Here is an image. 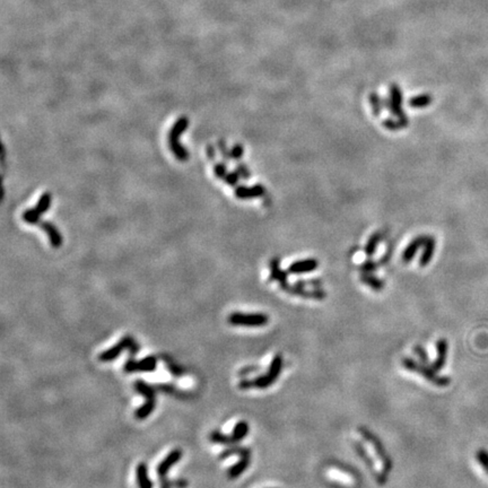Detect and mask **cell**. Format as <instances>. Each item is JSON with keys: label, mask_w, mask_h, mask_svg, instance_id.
Masks as SVG:
<instances>
[{"label": "cell", "mask_w": 488, "mask_h": 488, "mask_svg": "<svg viewBox=\"0 0 488 488\" xmlns=\"http://www.w3.org/2000/svg\"><path fill=\"white\" fill-rule=\"evenodd\" d=\"M209 438L211 441L215 444H221V445H226V447H232V445H237L234 444L232 437L230 435H226V434L222 433L221 431H214L211 433L209 435Z\"/></svg>", "instance_id": "cb8c5ba5"}, {"label": "cell", "mask_w": 488, "mask_h": 488, "mask_svg": "<svg viewBox=\"0 0 488 488\" xmlns=\"http://www.w3.org/2000/svg\"><path fill=\"white\" fill-rule=\"evenodd\" d=\"M284 366V357L282 354H276L275 356L272 357L269 368H268V377H269L273 382H276V380L280 377L282 373V369Z\"/></svg>", "instance_id": "2e32d148"}, {"label": "cell", "mask_w": 488, "mask_h": 488, "mask_svg": "<svg viewBox=\"0 0 488 488\" xmlns=\"http://www.w3.org/2000/svg\"><path fill=\"white\" fill-rule=\"evenodd\" d=\"M476 458H477V461H478L480 466L485 469V471L487 473V471H488V451H487V450H485V449L477 450Z\"/></svg>", "instance_id": "4dcf8cb0"}, {"label": "cell", "mask_w": 488, "mask_h": 488, "mask_svg": "<svg viewBox=\"0 0 488 488\" xmlns=\"http://www.w3.org/2000/svg\"><path fill=\"white\" fill-rule=\"evenodd\" d=\"M181 458H182L181 450L179 449L172 450V451L166 455V457L160 461L159 464L157 466V475L159 477H165L166 475H168L170 469L178 463Z\"/></svg>", "instance_id": "ba28073f"}, {"label": "cell", "mask_w": 488, "mask_h": 488, "mask_svg": "<svg viewBox=\"0 0 488 488\" xmlns=\"http://www.w3.org/2000/svg\"><path fill=\"white\" fill-rule=\"evenodd\" d=\"M164 488H168V487H164Z\"/></svg>", "instance_id": "f6af8a7d"}, {"label": "cell", "mask_w": 488, "mask_h": 488, "mask_svg": "<svg viewBox=\"0 0 488 488\" xmlns=\"http://www.w3.org/2000/svg\"><path fill=\"white\" fill-rule=\"evenodd\" d=\"M369 102H371V104H372V110H373L374 115L381 114V112H382L383 104H382V102H381L379 96L377 94L369 95Z\"/></svg>", "instance_id": "1f68e13d"}, {"label": "cell", "mask_w": 488, "mask_h": 488, "mask_svg": "<svg viewBox=\"0 0 488 488\" xmlns=\"http://www.w3.org/2000/svg\"><path fill=\"white\" fill-rule=\"evenodd\" d=\"M434 251H435V240L432 237H426V241L424 243V251L421 257L420 265L421 267H426L433 258Z\"/></svg>", "instance_id": "e0dca14e"}, {"label": "cell", "mask_w": 488, "mask_h": 488, "mask_svg": "<svg viewBox=\"0 0 488 488\" xmlns=\"http://www.w3.org/2000/svg\"><path fill=\"white\" fill-rule=\"evenodd\" d=\"M237 172L240 174V176L242 179L244 180H248L250 178V170L248 169V166H246L245 164H239L238 165V168H237Z\"/></svg>", "instance_id": "ab89813d"}, {"label": "cell", "mask_w": 488, "mask_h": 488, "mask_svg": "<svg viewBox=\"0 0 488 488\" xmlns=\"http://www.w3.org/2000/svg\"><path fill=\"white\" fill-rule=\"evenodd\" d=\"M251 458L250 457H242L237 463H234L230 468L227 470V477L229 479H237L238 477H240L243 473H245V470L249 468L250 462H251Z\"/></svg>", "instance_id": "5bb4252c"}, {"label": "cell", "mask_w": 488, "mask_h": 488, "mask_svg": "<svg viewBox=\"0 0 488 488\" xmlns=\"http://www.w3.org/2000/svg\"><path fill=\"white\" fill-rule=\"evenodd\" d=\"M39 226L47 233L52 248L55 249L60 248V246L62 245V235L60 233V230L56 227V225H53L51 222L45 221V222H40Z\"/></svg>", "instance_id": "30bf717a"}, {"label": "cell", "mask_w": 488, "mask_h": 488, "mask_svg": "<svg viewBox=\"0 0 488 488\" xmlns=\"http://www.w3.org/2000/svg\"><path fill=\"white\" fill-rule=\"evenodd\" d=\"M228 323L237 327H249V328H259L269 322V316L266 313H244L233 312L228 316Z\"/></svg>", "instance_id": "277c9868"}, {"label": "cell", "mask_w": 488, "mask_h": 488, "mask_svg": "<svg viewBox=\"0 0 488 488\" xmlns=\"http://www.w3.org/2000/svg\"><path fill=\"white\" fill-rule=\"evenodd\" d=\"M401 104H402V94L401 90L398 86H393L391 87V98L385 102V106H387L388 110H390L391 113H392L394 117L399 118V121L404 125L405 127L408 126V117H407L404 112H402L401 109Z\"/></svg>", "instance_id": "8992f818"}, {"label": "cell", "mask_w": 488, "mask_h": 488, "mask_svg": "<svg viewBox=\"0 0 488 488\" xmlns=\"http://www.w3.org/2000/svg\"><path fill=\"white\" fill-rule=\"evenodd\" d=\"M235 197L241 200H248L252 198H258L266 195V188L261 184H255L252 187L240 185L234 191Z\"/></svg>", "instance_id": "52a82bcc"}, {"label": "cell", "mask_w": 488, "mask_h": 488, "mask_svg": "<svg viewBox=\"0 0 488 488\" xmlns=\"http://www.w3.org/2000/svg\"><path fill=\"white\" fill-rule=\"evenodd\" d=\"M361 281H362V283L365 284V285L369 286L372 289H374V291H377V292L382 291L383 287H384L383 281L379 280L378 277H375V276L371 275V273H362Z\"/></svg>", "instance_id": "603a6c76"}, {"label": "cell", "mask_w": 488, "mask_h": 488, "mask_svg": "<svg viewBox=\"0 0 488 488\" xmlns=\"http://www.w3.org/2000/svg\"><path fill=\"white\" fill-rule=\"evenodd\" d=\"M448 350H449L448 340L444 339V338H442V339H438L437 342H436L437 356H436L435 361H434V363L431 365V367L435 372L441 371V369L445 366V363H447V357H448Z\"/></svg>", "instance_id": "8fae6325"}, {"label": "cell", "mask_w": 488, "mask_h": 488, "mask_svg": "<svg viewBox=\"0 0 488 488\" xmlns=\"http://www.w3.org/2000/svg\"><path fill=\"white\" fill-rule=\"evenodd\" d=\"M270 280L277 281L281 284L282 287L287 285V273L282 270V268L280 267V261L277 258L270 261Z\"/></svg>", "instance_id": "9a60e30c"}, {"label": "cell", "mask_w": 488, "mask_h": 488, "mask_svg": "<svg viewBox=\"0 0 488 488\" xmlns=\"http://www.w3.org/2000/svg\"><path fill=\"white\" fill-rule=\"evenodd\" d=\"M319 267V261L315 259H303L295 261L288 268V272L292 275H302V273L312 272Z\"/></svg>", "instance_id": "9c48e42d"}, {"label": "cell", "mask_w": 488, "mask_h": 488, "mask_svg": "<svg viewBox=\"0 0 488 488\" xmlns=\"http://www.w3.org/2000/svg\"><path fill=\"white\" fill-rule=\"evenodd\" d=\"M401 364L406 369L422 375L428 382L435 384L437 387H448V385L451 383V379L449 377H441V375H438L437 372L434 371L431 366L417 362L411 357H404L401 359Z\"/></svg>", "instance_id": "3957f363"}, {"label": "cell", "mask_w": 488, "mask_h": 488, "mask_svg": "<svg viewBox=\"0 0 488 488\" xmlns=\"http://www.w3.org/2000/svg\"><path fill=\"white\" fill-rule=\"evenodd\" d=\"M188 126H189V120H188L187 117L182 115L174 122V125L169 132V147L175 158L181 160V162H184V160L189 158V152L180 143V137L188 129Z\"/></svg>", "instance_id": "7a4b0ae2"}, {"label": "cell", "mask_w": 488, "mask_h": 488, "mask_svg": "<svg viewBox=\"0 0 488 488\" xmlns=\"http://www.w3.org/2000/svg\"><path fill=\"white\" fill-rule=\"evenodd\" d=\"M358 432L361 433V435L364 439H366V441L369 442V444L372 445L375 453H377V455L381 460V462H382V471L375 474V479H377V482L379 485H384L385 482L388 481L389 475L391 473V470H392V460H391V457L388 454L387 450H385L383 443L381 442V439L375 435L373 432H371L368 428L364 426H359Z\"/></svg>", "instance_id": "6da1fadb"}, {"label": "cell", "mask_w": 488, "mask_h": 488, "mask_svg": "<svg viewBox=\"0 0 488 488\" xmlns=\"http://www.w3.org/2000/svg\"><path fill=\"white\" fill-rule=\"evenodd\" d=\"M431 102H432L431 96L427 95V94H424V95H418V96H415V98H412L409 101V105L412 106V108L421 109V108H425V106L430 105Z\"/></svg>", "instance_id": "83f0119b"}, {"label": "cell", "mask_w": 488, "mask_h": 488, "mask_svg": "<svg viewBox=\"0 0 488 488\" xmlns=\"http://www.w3.org/2000/svg\"><path fill=\"white\" fill-rule=\"evenodd\" d=\"M353 447L354 449H355V451L357 453V455L359 458L362 459V461H364V463L366 464V467L368 469H371V470H374L375 469V463H374V461L372 459L371 455L368 454V452L366 451V449L363 447V444L362 443H359V442H354L353 444Z\"/></svg>", "instance_id": "7402d4cb"}, {"label": "cell", "mask_w": 488, "mask_h": 488, "mask_svg": "<svg viewBox=\"0 0 488 488\" xmlns=\"http://www.w3.org/2000/svg\"><path fill=\"white\" fill-rule=\"evenodd\" d=\"M273 383V381L268 377V374H264V375H258V377H255L253 379V385H254V388H258V389H261V390H264V389H267V388H269L270 385H272Z\"/></svg>", "instance_id": "f546056e"}, {"label": "cell", "mask_w": 488, "mask_h": 488, "mask_svg": "<svg viewBox=\"0 0 488 488\" xmlns=\"http://www.w3.org/2000/svg\"><path fill=\"white\" fill-rule=\"evenodd\" d=\"M232 455H239L240 458L251 457V451H250L249 448L239 447V445H232V447H229L228 449L222 451V453L219 454V459L224 460L226 458L232 457Z\"/></svg>", "instance_id": "44dd1931"}, {"label": "cell", "mask_w": 488, "mask_h": 488, "mask_svg": "<svg viewBox=\"0 0 488 488\" xmlns=\"http://www.w3.org/2000/svg\"><path fill=\"white\" fill-rule=\"evenodd\" d=\"M23 221L30 225H39L41 222V214L36 211V208L26 209L22 215Z\"/></svg>", "instance_id": "484cf974"}, {"label": "cell", "mask_w": 488, "mask_h": 488, "mask_svg": "<svg viewBox=\"0 0 488 488\" xmlns=\"http://www.w3.org/2000/svg\"><path fill=\"white\" fill-rule=\"evenodd\" d=\"M125 350H129L132 355H135L138 352V346L130 336L123 337L120 341H118L115 345L112 346L109 350H105L99 355V359L103 363L112 362L119 357L122 352Z\"/></svg>", "instance_id": "5b68a950"}, {"label": "cell", "mask_w": 488, "mask_h": 488, "mask_svg": "<svg viewBox=\"0 0 488 488\" xmlns=\"http://www.w3.org/2000/svg\"><path fill=\"white\" fill-rule=\"evenodd\" d=\"M136 478L138 488H153V482L148 476V467L145 462L138 463L136 467Z\"/></svg>", "instance_id": "7c38bea8"}, {"label": "cell", "mask_w": 488, "mask_h": 488, "mask_svg": "<svg viewBox=\"0 0 488 488\" xmlns=\"http://www.w3.org/2000/svg\"><path fill=\"white\" fill-rule=\"evenodd\" d=\"M425 241H426V237H423V235H422V237H418V238L412 240L411 242L408 244V246H407V248L405 249L404 253H402V260H404L406 264L410 262L412 260V258L415 257L416 252L420 250L422 245H424V243H425Z\"/></svg>", "instance_id": "4fadbf2b"}, {"label": "cell", "mask_w": 488, "mask_h": 488, "mask_svg": "<svg viewBox=\"0 0 488 488\" xmlns=\"http://www.w3.org/2000/svg\"><path fill=\"white\" fill-rule=\"evenodd\" d=\"M51 201H52V196L50 192H44V194L40 197L39 201H37V205L35 206L36 211L39 212L41 215L42 214H45L50 209Z\"/></svg>", "instance_id": "4316f807"}, {"label": "cell", "mask_w": 488, "mask_h": 488, "mask_svg": "<svg viewBox=\"0 0 488 488\" xmlns=\"http://www.w3.org/2000/svg\"><path fill=\"white\" fill-rule=\"evenodd\" d=\"M249 430V423L246 421H240L235 424L232 434H230V437H232L234 444H238L241 441H243V439L248 436Z\"/></svg>", "instance_id": "d6986e66"}, {"label": "cell", "mask_w": 488, "mask_h": 488, "mask_svg": "<svg viewBox=\"0 0 488 488\" xmlns=\"http://www.w3.org/2000/svg\"><path fill=\"white\" fill-rule=\"evenodd\" d=\"M377 267H378V265L375 264V262L368 260L366 262H364L359 269H361L362 273H372L375 269H377Z\"/></svg>", "instance_id": "74e56055"}, {"label": "cell", "mask_w": 488, "mask_h": 488, "mask_svg": "<svg viewBox=\"0 0 488 488\" xmlns=\"http://www.w3.org/2000/svg\"><path fill=\"white\" fill-rule=\"evenodd\" d=\"M259 368H260L259 366H249V367H245V368H243V369H241L240 375H242V377H243V375H248V374H250V373H252V372L258 371Z\"/></svg>", "instance_id": "7bdbcfd3"}, {"label": "cell", "mask_w": 488, "mask_h": 488, "mask_svg": "<svg viewBox=\"0 0 488 488\" xmlns=\"http://www.w3.org/2000/svg\"><path fill=\"white\" fill-rule=\"evenodd\" d=\"M206 152H207V157L208 158H211V159H214L215 158V148H214L213 145H208L207 148H206Z\"/></svg>", "instance_id": "ee69618b"}, {"label": "cell", "mask_w": 488, "mask_h": 488, "mask_svg": "<svg viewBox=\"0 0 488 488\" xmlns=\"http://www.w3.org/2000/svg\"><path fill=\"white\" fill-rule=\"evenodd\" d=\"M487 474H488V471H487Z\"/></svg>", "instance_id": "bcb514c9"}, {"label": "cell", "mask_w": 488, "mask_h": 488, "mask_svg": "<svg viewBox=\"0 0 488 488\" xmlns=\"http://www.w3.org/2000/svg\"><path fill=\"white\" fill-rule=\"evenodd\" d=\"M244 153V148L241 144H235L233 148L230 149V158L233 159H240L243 156Z\"/></svg>", "instance_id": "8d00e7d4"}, {"label": "cell", "mask_w": 488, "mask_h": 488, "mask_svg": "<svg viewBox=\"0 0 488 488\" xmlns=\"http://www.w3.org/2000/svg\"><path fill=\"white\" fill-rule=\"evenodd\" d=\"M135 390L139 394H142L146 399H155V390L148 383L143 380H138L135 382Z\"/></svg>", "instance_id": "d4e9b609"}, {"label": "cell", "mask_w": 488, "mask_h": 488, "mask_svg": "<svg viewBox=\"0 0 488 488\" xmlns=\"http://www.w3.org/2000/svg\"><path fill=\"white\" fill-rule=\"evenodd\" d=\"M214 174L218 179H225L227 175V166L225 163H217L214 166Z\"/></svg>", "instance_id": "836d02e7"}, {"label": "cell", "mask_w": 488, "mask_h": 488, "mask_svg": "<svg viewBox=\"0 0 488 488\" xmlns=\"http://www.w3.org/2000/svg\"><path fill=\"white\" fill-rule=\"evenodd\" d=\"M240 174L237 172V170L233 171V172H229L227 173V175L225 176V179L224 181L226 182V183L230 187H235V185H238L239 183V180H240Z\"/></svg>", "instance_id": "e575fe53"}, {"label": "cell", "mask_w": 488, "mask_h": 488, "mask_svg": "<svg viewBox=\"0 0 488 488\" xmlns=\"http://www.w3.org/2000/svg\"><path fill=\"white\" fill-rule=\"evenodd\" d=\"M218 147H219V151H221V153H222L223 158L225 160H228L230 158V149L227 148L225 142H223V141L218 142Z\"/></svg>", "instance_id": "60d3db41"}, {"label": "cell", "mask_w": 488, "mask_h": 488, "mask_svg": "<svg viewBox=\"0 0 488 488\" xmlns=\"http://www.w3.org/2000/svg\"><path fill=\"white\" fill-rule=\"evenodd\" d=\"M136 362H137L136 359H133L132 357L129 358V359H127L125 365H123V369H125V372L128 373V374L136 373Z\"/></svg>", "instance_id": "f35d334b"}, {"label": "cell", "mask_w": 488, "mask_h": 488, "mask_svg": "<svg viewBox=\"0 0 488 488\" xmlns=\"http://www.w3.org/2000/svg\"><path fill=\"white\" fill-rule=\"evenodd\" d=\"M156 407V399H146L144 404L135 410V417L138 421H144L152 415Z\"/></svg>", "instance_id": "ffe728a7"}, {"label": "cell", "mask_w": 488, "mask_h": 488, "mask_svg": "<svg viewBox=\"0 0 488 488\" xmlns=\"http://www.w3.org/2000/svg\"><path fill=\"white\" fill-rule=\"evenodd\" d=\"M382 240V234L381 233H374L371 238H369L368 242L365 246V252L368 257H372L375 252V249L379 244L380 241Z\"/></svg>", "instance_id": "f1b7e54d"}, {"label": "cell", "mask_w": 488, "mask_h": 488, "mask_svg": "<svg viewBox=\"0 0 488 488\" xmlns=\"http://www.w3.org/2000/svg\"><path fill=\"white\" fill-rule=\"evenodd\" d=\"M157 367V358L155 356H146L136 362V372L151 373Z\"/></svg>", "instance_id": "ac0fdd59"}, {"label": "cell", "mask_w": 488, "mask_h": 488, "mask_svg": "<svg viewBox=\"0 0 488 488\" xmlns=\"http://www.w3.org/2000/svg\"><path fill=\"white\" fill-rule=\"evenodd\" d=\"M414 353L418 356V358H420L421 363L426 364V365L428 363H430V357H428V355H427V352L422 345H416L414 347Z\"/></svg>", "instance_id": "d6a6232c"}, {"label": "cell", "mask_w": 488, "mask_h": 488, "mask_svg": "<svg viewBox=\"0 0 488 488\" xmlns=\"http://www.w3.org/2000/svg\"><path fill=\"white\" fill-rule=\"evenodd\" d=\"M383 126L384 128H387V129L391 130V131H396V130H399V129H402V128H405V126L402 125V123L400 121H394V120H385L383 122Z\"/></svg>", "instance_id": "d590c367"}, {"label": "cell", "mask_w": 488, "mask_h": 488, "mask_svg": "<svg viewBox=\"0 0 488 488\" xmlns=\"http://www.w3.org/2000/svg\"><path fill=\"white\" fill-rule=\"evenodd\" d=\"M239 388L241 390H250L252 388H254L253 379H242L239 382Z\"/></svg>", "instance_id": "b9f144b4"}]
</instances>
